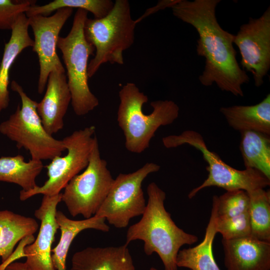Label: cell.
<instances>
[{
    "mask_svg": "<svg viewBox=\"0 0 270 270\" xmlns=\"http://www.w3.org/2000/svg\"><path fill=\"white\" fill-rule=\"evenodd\" d=\"M69 270H136L128 246L88 247L74 253Z\"/></svg>",
    "mask_w": 270,
    "mask_h": 270,
    "instance_id": "obj_16",
    "label": "cell"
},
{
    "mask_svg": "<svg viewBox=\"0 0 270 270\" xmlns=\"http://www.w3.org/2000/svg\"><path fill=\"white\" fill-rule=\"evenodd\" d=\"M220 111L236 130L254 131L270 136V94L256 104L222 107Z\"/></svg>",
    "mask_w": 270,
    "mask_h": 270,
    "instance_id": "obj_18",
    "label": "cell"
},
{
    "mask_svg": "<svg viewBox=\"0 0 270 270\" xmlns=\"http://www.w3.org/2000/svg\"><path fill=\"white\" fill-rule=\"evenodd\" d=\"M39 226L35 219L12 211L0 210V257L6 262L14 252L16 244L33 235Z\"/></svg>",
    "mask_w": 270,
    "mask_h": 270,
    "instance_id": "obj_21",
    "label": "cell"
},
{
    "mask_svg": "<svg viewBox=\"0 0 270 270\" xmlns=\"http://www.w3.org/2000/svg\"><path fill=\"white\" fill-rule=\"evenodd\" d=\"M234 44L240 56V64L251 72L254 84L259 87L270 68V7L258 18H250L234 36Z\"/></svg>",
    "mask_w": 270,
    "mask_h": 270,
    "instance_id": "obj_11",
    "label": "cell"
},
{
    "mask_svg": "<svg viewBox=\"0 0 270 270\" xmlns=\"http://www.w3.org/2000/svg\"><path fill=\"white\" fill-rule=\"evenodd\" d=\"M177 0H162L158 2L157 4L147 10L146 12L140 18L135 20L137 24L146 16L157 12L158 11L166 8H171V7L176 2Z\"/></svg>",
    "mask_w": 270,
    "mask_h": 270,
    "instance_id": "obj_30",
    "label": "cell"
},
{
    "mask_svg": "<svg viewBox=\"0 0 270 270\" xmlns=\"http://www.w3.org/2000/svg\"><path fill=\"white\" fill-rule=\"evenodd\" d=\"M216 230L222 239L229 240L251 236V224L249 212L229 217L216 216Z\"/></svg>",
    "mask_w": 270,
    "mask_h": 270,
    "instance_id": "obj_27",
    "label": "cell"
},
{
    "mask_svg": "<svg viewBox=\"0 0 270 270\" xmlns=\"http://www.w3.org/2000/svg\"><path fill=\"white\" fill-rule=\"evenodd\" d=\"M5 270H28L24 262H13L6 268Z\"/></svg>",
    "mask_w": 270,
    "mask_h": 270,
    "instance_id": "obj_31",
    "label": "cell"
},
{
    "mask_svg": "<svg viewBox=\"0 0 270 270\" xmlns=\"http://www.w3.org/2000/svg\"><path fill=\"white\" fill-rule=\"evenodd\" d=\"M222 242L226 270H270V242L252 236Z\"/></svg>",
    "mask_w": 270,
    "mask_h": 270,
    "instance_id": "obj_15",
    "label": "cell"
},
{
    "mask_svg": "<svg viewBox=\"0 0 270 270\" xmlns=\"http://www.w3.org/2000/svg\"><path fill=\"white\" fill-rule=\"evenodd\" d=\"M114 180L107 168L106 162L100 157L95 135L88 166L66 186L62 201L72 217L80 214L85 219L90 218L104 201Z\"/></svg>",
    "mask_w": 270,
    "mask_h": 270,
    "instance_id": "obj_8",
    "label": "cell"
},
{
    "mask_svg": "<svg viewBox=\"0 0 270 270\" xmlns=\"http://www.w3.org/2000/svg\"><path fill=\"white\" fill-rule=\"evenodd\" d=\"M148 202L140 220L128 228L125 244L141 240L147 256L156 253L164 270H178L176 257L180 248L198 241L196 236L178 227L164 207L166 192L155 182L147 187Z\"/></svg>",
    "mask_w": 270,
    "mask_h": 270,
    "instance_id": "obj_2",
    "label": "cell"
},
{
    "mask_svg": "<svg viewBox=\"0 0 270 270\" xmlns=\"http://www.w3.org/2000/svg\"><path fill=\"white\" fill-rule=\"evenodd\" d=\"M28 26V18L24 13L21 14L11 30L10 40L5 44L0 64V112L9 104V74L13 63L24 49L33 46L34 40L29 36Z\"/></svg>",
    "mask_w": 270,
    "mask_h": 270,
    "instance_id": "obj_17",
    "label": "cell"
},
{
    "mask_svg": "<svg viewBox=\"0 0 270 270\" xmlns=\"http://www.w3.org/2000/svg\"><path fill=\"white\" fill-rule=\"evenodd\" d=\"M56 220L60 230V237L58 244L52 250V260L56 270H67L66 260L72 242L81 232L94 229L103 232L110 230L105 218L95 216L90 218L74 220L68 218L62 211L57 210Z\"/></svg>",
    "mask_w": 270,
    "mask_h": 270,
    "instance_id": "obj_19",
    "label": "cell"
},
{
    "mask_svg": "<svg viewBox=\"0 0 270 270\" xmlns=\"http://www.w3.org/2000/svg\"><path fill=\"white\" fill-rule=\"evenodd\" d=\"M96 126H90L74 131L62 139L67 154L58 156L45 167L48 179L42 186L28 191L21 190L20 199L24 201L38 194L54 196L60 193L68 182L88 166L94 144Z\"/></svg>",
    "mask_w": 270,
    "mask_h": 270,
    "instance_id": "obj_9",
    "label": "cell"
},
{
    "mask_svg": "<svg viewBox=\"0 0 270 270\" xmlns=\"http://www.w3.org/2000/svg\"><path fill=\"white\" fill-rule=\"evenodd\" d=\"M136 25L128 0H116L112 10L104 18H87L84 35L96 50L88 64L89 78L106 63L124 64L123 54L134 42Z\"/></svg>",
    "mask_w": 270,
    "mask_h": 270,
    "instance_id": "obj_4",
    "label": "cell"
},
{
    "mask_svg": "<svg viewBox=\"0 0 270 270\" xmlns=\"http://www.w3.org/2000/svg\"><path fill=\"white\" fill-rule=\"evenodd\" d=\"M43 168L42 161L30 159L25 162L20 154L2 156L0 158V181L16 184L22 190L28 191L37 186L36 178Z\"/></svg>",
    "mask_w": 270,
    "mask_h": 270,
    "instance_id": "obj_22",
    "label": "cell"
},
{
    "mask_svg": "<svg viewBox=\"0 0 270 270\" xmlns=\"http://www.w3.org/2000/svg\"><path fill=\"white\" fill-rule=\"evenodd\" d=\"M34 0H0V30H12L18 17L35 4Z\"/></svg>",
    "mask_w": 270,
    "mask_h": 270,
    "instance_id": "obj_28",
    "label": "cell"
},
{
    "mask_svg": "<svg viewBox=\"0 0 270 270\" xmlns=\"http://www.w3.org/2000/svg\"><path fill=\"white\" fill-rule=\"evenodd\" d=\"M220 0H177L171 7L173 14L193 26L199 38L197 54L205 58L198 79L204 86L216 84L222 91L243 96L242 84L250 78L238 63L234 46V34L219 24L216 8Z\"/></svg>",
    "mask_w": 270,
    "mask_h": 270,
    "instance_id": "obj_1",
    "label": "cell"
},
{
    "mask_svg": "<svg viewBox=\"0 0 270 270\" xmlns=\"http://www.w3.org/2000/svg\"><path fill=\"white\" fill-rule=\"evenodd\" d=\"M240 150L246 168L256 170L270 179V136L240 132Z\"/></svg>",
    "mask_w": 270,
    "mask_h": 270,
    "instance_id": "obj_23",
    "label": "cell"
},
{
    "mask_svg": "<svg viewBox=\"0 0 270 270\" xmlns=\"http://www.w3.org/2000/svg\"><path fill=\"white\" fill-rule=\"evenodd\" d=\"M88 13L86 10H77L70 32L65 37L59 36L56 44L62 53L66 68L72 107L78 116L88 114L99 104L88 84V60L95 49L84 35V24Z\"/></svg>",
    "mask_w": 270,
    "mask_h": 270,
    "instance_id": "obj_5",
    "label": "cell"
},
{
    "mask_svg": "<svg viewBox=\"0 0 270 270\" xmlns=\"http://www.w3.org/2000/svg\"><path fill=\"white\" fill-rule=\"evenodd\" d=\"M33 235L26 236L20 240L16 250L13 252L10 258L4 262L0 264V270H5L6 268L11 263L22 257H26L24 248L32 244L34 240Z\"/></svg>",
    "mask_w": 270,
    "mask_h": 270,
    "instance_id": "obj_29",
    "label": "cell"
},
{
    "mask_svg": "<svg viewBox=\"0 0 270 270\" xmlns=\"http://www.w3.org/2000/svg\"><path fill=\"white\" fill-rule=\"evenodd\" d=\"M114 2L110 0H54L42 6H32L25 13L27 17L41 15L48 16L62 8H76L90 12L95 18L106 16L112 10Z\"/></svg>",
    "mask_w": 270,
    "mask_h": 270,
    "instance_id": "obj_25",
    "label": "cell"
},
{
    "mask_svg": "<svg viewBox=\"0 0 270 270\" xmlns=\"http://www.w3.org/2000/svg\"><path fill=\"white\" fill-rule=\"evenodd\" d=\"M62 196L61 192L54 196L44 195L40 206L34 211L40 224L34 242L24 248L28 270H56L52 260V245L59 228L56 215Z\"/></svg>",
    "mask_w": 270,
    "mask_h": 270,
    "instance_id": "obj_13",
    "label": "cell"
},
{
    "mask_svg": "<svg viewBox=\"0 0 270 270\" xmlns=\"http://www.w3.org/2000/svg\"><path fill=\"white\" fill-rule=\"evenodd\" d=\"M218 210V196L212 199L210 216L206 230L203 240L197 246L180 250L176 257L178 267L191 270H220L213 255L212 244L217 232L216 218Z\"/></svg>",
    "mask_w": 270,
    "mask_h": 270,
    "instance_id": "obj_20",
    "label": "cell"
},
{
    "mask_svg": "<svg viewBox=\"0 0 270 270\" xmlns=\"http://www.w3.org/2000/svg\"><path fill=\"white\" fill-rule=\"evenodd\" d=\"M10 88L20 96L22 105L18 104L14 112L1 122L0 132L14 142L18 149L28 151L32 160H52L60 156L66 150L64 144L45 130L37 112L38 102L15 80L11 82Z\"/></svg>",
    "mask_w": 270,
    "mask_h": 270,
    "instance_id": "obj_6",
    "label": "cell"
},
{
    "mask_svg": "<svg viewBox=\"0 0 270 270\" xmlns=\"http://www.w3.org/2000/svg\"><path fill=\"white\" fill-rule=\"evenodd\" d=\"M45 94L38 102L37 112L46 132L52 135L62 129L64 118L72 100L66 72L52 71Z\"/></svg>",
    "mask_w": 270,
    "mask_h": 270,
    "instance_id": "obj_14",
    "label": "cell"
},
{
    "mask_svg": "<svg viewBox=\"0 0 270 270\" xmlns=\"http://www.w3.org/2000/svg\"><path fill=\"white\" fill-rule=\"evenodd\" d=\"M72 12L73 8H66L58 10L50 16L28 17L34 38L32 50L36 53L40 64L38 92L40 94L45 90L52 71L66 72L56 53V44L60 32Z\"/></svg>",
    "mask_w": 270,
    "mask_h": 270,
    "instance_id": "obj_12",
    "label": "cell"
},
{
    "mask_svg": "<svg viewBox=\"0 0 270 270\" xmlns=\"http://www.w3.org/2000/svg\"><path fill=\"white\" fill-rule=\"evenodd\" d=\"M119 97L117 120L125 136L126 148L133 153L140 154L148 148L157 130L172 124L179 114L178 106L170 100L151 102L152 112L144 114L142 108L148 97L133 82L122 88Z\"/></svg>",
    "mask_w": 270,
    "mask_h": 270,
    "instance_id": "obj_3",
    "label": "cell"
},
{
    "mask_svg": "<svg viewBox=\"0 0 270 270\" xmlns=\"http://www.w3.org/2000/svg\"><path fill=\"white\" fill-rule=\"evenodd\" d=\"M160 166L147 162L130 174H120L100 208L94 215L105 218L118 228L126 227L130 220L142 216L146 208L142 183L150 174L158 172Z\"/></svg>",
    "mask_w": 270,
    "mask_h": 270,
    "instance_id": "obj_10",
    "label": "cell"
},
{
    "mask_svg": "<svg viewBox=\"0 0 270 270\" xmlns=\"http://www.w3.org/2000/svg\"><path fill=\"white\" fill-rule=\"evenodd\" d=\"M162 142L168 148L188 144L199 150L208 164L207 178L189 192L190 199L207 187L216 186L226 191L240 190L250 192L270 185V179L256 170H238L226 164L216 153L208 150L202 136L196 131L186 130L180 134L170 135L163 138Z\"/></svg>",
    "mask_w": 270,
    "mask_h": 270,
    "instance_id": "obj_7",
    "label": "cell"
},
{
    "mask_svg": "<svg viewBox=\"0 0 270 270\" xmlns=\"http://www.w3.org/2000/svg\"><path fill=\"white\" fill-rule=\"evenodd\" d=\"M250 197L251 236L270 242V192L260 188L247 192Z\"/></svg>",
    "mask_w": 270,
    "mask_h": 270,
    "instance_id": "obj_24",
    "label": "cell"
},
{
    "mask_svg": "<svg viewBox=\"0 0 270 270\" xmlns=\"http://www.w3.org/2000/svg\"><path fill=\"white\" fill-rule=\"evenodd\" d=\"M150 270H158L154 268H153V267H152L150 268Z\"/></svg>",
    "mask_w": 270,
    "mask_h": 270,
    "instance_id": "obj_32",
    "label": "cell"
},
{
    "mask_svg": "<svg viewBox=\"0 0 270 270\" xmlns=\"http://www.w3.org/2000/svg\"><path fill=\"white\" fill-rule=\"evenodd\" d=\"M250 197L244 190L226 191L218 196L217 216L222 218L236 216L248 212Z\"/></svg>",
    "mask_w": 270,
    "mask_h": 270,
    "instance_id": "obj_26",
    "label": "cell"
}]
</instances>
